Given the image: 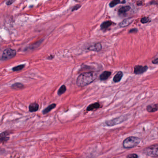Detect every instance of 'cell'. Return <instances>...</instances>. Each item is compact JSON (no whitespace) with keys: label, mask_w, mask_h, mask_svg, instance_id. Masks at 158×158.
Returning <instances> with one entry per match:
<instances>
[{"label":"cell","mask_w":158,"mask_h":158,"mask_svg":"<svg viewBox=\"0 0 158 158\" xmlns=\"http://www.w3.org/2000/svg\"><path fill=\"white\" fill-rule=\"evenodd\" d=\"M97 73L95 72L82 73L77 78V85L80 87L86 86L92 83L97 78Z\"/></svg>","instance_id":"obj_1"},{"label":"cell","mask_w":158,"mask_h":158,"mask_svg":"<svg viewBox=\"0 0 158 158\" xmlns=\"http://www.w3.org/2000/svg\"><path fill=\"white\" fill-rule=\"evenodd\" d=\"M140 142V139L137 137L130 136L126 138L123 142V146L125 148H131L136 147Z\"/></svg>","instance_id":"obj_2"},{"label":"cell","mask_w":158,"mask_h":158,"mask_svg":"<svg viewBox=\"0 0 158 158\" xmlns=\"http://www.w3.org/2000/svg\"><path fill=\"white\" fill-rule=\"evenodd\" d=\"M128 117H129V115H122L119 117L115 118L112 120L106 121L105 122V124L108 126H113L116 125L120 124L124 121H125L126 120L128 119Z\"/></svg>","instance_id":"obj_3"},{"label":"cell","mask_w":158,"mask_h":158,"mask_svg":"<svg viewBox=\"0 0 158 158\" xmlns=\"http://www.w3.org/2000/svg\"><path fill=\"white\" fill-rule=\"evenodd\" d=\"M16 54L15 50L12 49L11 48H7L4 50L2 53L1 59L2 61H6L14 58Z\"/></svg>","instance_id":"obj_4"},{"label":"cell","mask_w":158,"mask_h":158,"mask_svg":"<svg viewBox=\"0 0 158 158\" xmlns=\"http://www.w3.org/2000/svg\"><path fill=\"white\" fill-rule=\"evenodd\" d=\"M145 154L148 156L154 157L158 156V144L152 145L145 150Z\"/></svg>","instance_id":"obj_5"},{"label":"cell","mask_w":158,"mask_h":158,"mask_svg":"<svg viewBox=\"0 0 158 158\" xmlns=\"http://www.w3.org/2000/svg\"><path fill=\"white\" fill-rule=\"evenodd\" d=\"M148 69L147 66H136L134 68V73L136 74H141L147 71Z\"/></svg>","instance_id":"obj_6"},{"label":"cell","mask_w":158,"mask_h":158,"mask_svg":"<svg viewBox=\"0 0 158 158\" xmlns=\"http://www.w3.org/2000/svg\"><path fill=\"white\" fill-rule=\"evenodd\" d=\"M9 132L5 131L1 133L0 135V141L2 143L7 142L9 140Z\"/></svg>","instance_id":"obj_7"},{"label":"cell","mask_w":158,"mask_h":158,"mask_svg":"<svg viewBox=\"0 0 158 158\" xmlns=\"http://www.w3.org/2000/svg\"><path fill=\"white\" fill-rule=\"evenodd\" d=\"M102 48L101 44L99 43H95L94 44L90 46L88 48V49L90 51L98 52L102 49Z\"/></svg>","instance_id":"obj_8"},{"label":"cell","mask_w":158,"mask_h":158,"mask_svg":"<svg viewBox=\"0 0 158 158\" xmlns=\"http://www.w3.org/2000/svg\"><path fill=\"white\" fill-rule=\"evenodd\" d=\"M158 110V104H152L147 107V110L149 113H153Z\"/></svg>","instance_id":"obj_9"},{"label":"cell","mask_w":158,"mask_h":158,"mask_svg":"<svg viewBox=\"0 0 158 158\" xmlns=\"http://www.w3.org/2000/svg\"><path fill=\"white\" fill-rule=\"evenodd\" d=\"M133 19L131 18L125 19L120 23L119 24V26L122 27H126L127 26L130 25L131 23L133 21Z\"/></svg>","instance_id":"obj_10"},{"label":"cell","mask_w":158,"mask_h":158,"mask_svg":"<svg viewBox=\"0 0 158 158\" xmlns=\"http://www.w3.org/2000/svg\"><path fill=\"white\" fill-rule=\"evenodd\" d=\"M111 72L109 71H105L102 72L100 76V79L102 81L106 80L110 76Z\"/></svg>","instance_id":"obj_11"},{"label":"cell","mask_w":158,"mask_h":158,"mask_svg":"<svg viewBox=\"0 0 158 158\" xmlns=\"http://www.w3.org/2000/svg\"><path fill=\"white\" fill-rule=\"evenodd\" d=\"M100 107V105L99 103L98 102H96L94 104H90L89 106H88L87 108V111H92L97 109L98 108H99Z\"/></svg>","instance_id":"obj_12"},{"label":"cell","mask_w":158,"mask_h":158,"mask_svg":"<svg viewBox=\"0 0 158 158\" xmlns=\"http://www.w3.org/2000/svg\"><path fill=\"white\" fill-rule=\"evenodd\" d=\"M39 108V105L37 103H32L29 106V110L31 112H34L38 110Z\"/></svg>","instance_id":"obj_13"},{"label":"cell","mask_w":158,"mask_h":158,"mask_svg":"<svg viewBox=\"0 0 158 158\" xmlns=\"http://www.w3.org/2000/svg\"><path fill=\"white\" fill-rule=\"evenodd\" d=\"M123 77V73L121 71H119L115 74L114 77L113 81L115 83H117L120 81V80Z\"/></svg>","instance_id":"obj_14"},{"label":"cell","mask_w":158,"mask_h":158,"mask_svg":"<svg viewBox=\"0 0 158 158\" xmlns=\"http://www.w3.org/2000/svg\"><path fill=\"white\" fill-rule=\"evenodd\" d=\"M112 24L113 22L109 20L104 21L101 25V28L102 30L107 29L108 27H110Z\"/></svg>","instance_id":"obj_15"},{"label":"cell","mask_w":158,"mask_h":158,"mask_svg":"<svg viewBox=\"0 0 158 158\" xmlns=\"http://www.w3.org/2000/svg\"><path fill=\"white\" fill-rule=\"evenodd\" d=\"M130 9V7L129 6H125L121 7L118 10V12L120 14H124Z\"/></svg>","instance_id":"obj_16"},{"label":"cell","mask_w":158,"mask_h":158,"mask_svg":"<svg viewBox=\"0 0 158 158\" xmlns=\"http://www.w3.org/2000/svg\"><path fill=\"white\" fill-rule=\"evenodd\" d=\"M56 104H51L46 108H45V109H44V110L43 111V114H46L48 112H49L53 108H55L56 107Z\"/></svg>","instance_id":"obj_17"},{"label":"cell","mask_w":158,"mask_h":158,"mask_svg":"<svg viewBox=\"0 0 158 158\" xmlns=\"http://www.w3.org/2000/svg\"><path fill=\"white\" fill-rule=\"evenodd\" d=\"M24 87V85L20 83H16L13 84L12 85V88L14 89V90H19V89H21Z\"/></svg>","instance_id":"obj_18"},{"label":"cell","mask_w":158,"mask_h":158,"mask_svg":"<svg viewBox=\"0 0 158 158\" xmlns=\"http://www.w3.org/2000/svg\"><path fill=\"white\" fill-rule=\"evenodd\" d=\"M125 1H123V2H121L119 0H114V1H111V2H110V3H109V6L111 7H113L115 6L116 5L120 3H125Z\"/></svg>","instance_id":"obj_19"},{"label":"cell","mask_w":158,"mask_h":158,"mask_svg":"<svg viewBox=\"0 0 158 158\" xmlns=\"http://www.w3.org/2000/svg\"><path fill=\"white\" fill-rule=\"evenodd\" d=\"M66 91V86L65 85H63L59 89V90L58 91V94L59 96H60V95H62Z\"/></svg>","instance_id":"obj_20"},{"label":"cell","mask_w":158,"mask_h":158,"mask_svg":"<svg viewBox=\"0 0 158 158\" xmlns=\"http://www.w3.org/2000/svg\"><path fill=\"white\" fill-rule=\"evenodd\" d=\"M24 67H25V65H20L13 67L12 69V70L14 72H17L22 70L24 68Z\"/></svg>","instance_id":"obj_21"},{"label":"cell","mask_w":158,"mask_h":158,"mask_svg":"<svg viewBox=\"0 0 158 158\" xmlns=\"http://www.w3.org/2000/svg\"><path fill=\"white\" fill-rule=\"evenodd\" d=\"M149 21H150L149 18L146 17H143V18H141V19L140 20V22L143 23V24L147 23Z\"/></svg>","instance_id":"obj_22"},{"label":"cell","mask_w":158,"mask_h":158,"mask_svg":"<svg viewBox=\"0 0 158 158\" xmlns=\"http://www.w3.org/2000/svg\"><path fill=\"white\" fill-rule=\"evenodd\" d=\"M127 158H138V156L136 154H130L127 156Z\"/></svg>","instance_id":"obj_23"},{"label":"cell","mask_w":158,"mask_h":158,"mask_svg":"<svg viewBox=\"0 0 158 158\" xmlns=\"http://www.w3.org/2000/svg\"><path fill=\"white\" fill-rule=\"evenodd\" d=\"M80 7H81V5H76L75 6L73 7V9H72V11H75V10H77V9H80Z\"/></svg>","instance_id":"obj_24"},{"label":"cell","mask_w":158,"mask_h":158,"mask_svg":"<svg viewBox=\"0 0 158 158\" xmlns=\"http://www.w3.org/2000/svg\"><path fill=\"white\" fill-rule=\"evenodd\" d=\"M138 32V29H136V28H133V29H131L129 30V33H136V32Z\"/></svg>","instance_id":"obj_25"},{"label":"cell","mask_w":158,"mask_h":158,"mask_svg":"<svg viewBox=\"0 0 158 158\" xmlns=\"http://www.w3.org/2000/svg\"><path fill=\"white\" fill-rule=\"evenodd\" d=\"M14 1H8L6 2V4L7 5H10L12 4L13 3H14Z\"/></svg>","instance_id":"obj_26"},{"label":"cell","mask_w":158,"mask_h":158,"mask_svg":"<svg viewBox=\"0 0 158 158\" xmlns=\"http://www.w3.org/2000/svg\"><path fill=\"white\" fill-rule=\"evenodd\" d=\"M152 63L154 64H158V58L154 59V60L152 61Z\"/></svg>","instance_id":"obj_27"}]
</instances>
